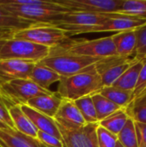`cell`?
I'll list each match as a JSON object with an SVG mask.
<instances>
[{
	"label": "cell",
	"mask_w": 146,
	"mask_h": 147,
	"mask_svg": "<svg viewBox=\"0 0 146 147\" xmlns=\"http://www.w3.org/2000/svg\"><path fill=\"white\" fill-rule=\"evenodd\" d=\"M95 65L78 74L61 77L59 81L57 94L62 99L74 102L79 98L97 93L102 88V84Z\"/></svg>",
	"instance_id": "6da1fadb"
},
{
	"label": "cell",
	"mask_w": 146,
	"mask_h": 147,
	"mask_svg": "<svg viewBox=\"0 0 146 147\" xmlns=\"http://www.w3.org/2000/svg\"><path fill=\"white\" fill-rule=\"evenodd\" d=\"M52 51L63 53H71L80 56H86L97 59H105L116 56L117 51L113 41L112 35L96 40H79L65 42Z\"/></svg>",
	"instance_id": "7a4b0ae2"
},
{
	"label": "cell",
	"mask_w": 146,
	"mask_h": 147,
	"mask_svg": "<svg viewBox=\"0 0 146 147\" xmlns=\"http://www.w3.org/2000/svg\"><path fill=\"white\" fill-rule=\"evenodd\" d=\"M101 59L51 50L49 55L39 63L52 69L60 77H70L88 70Z\"/></svg>",
	"instance_id": "3957f363"
},
{
	"label": "cell",
	"mask_w": 146,
	"mask_h": 147,
	"mask_svg": "<svg viewBox=\"0 0 146 147\" xmlns=\"http://www.w3.org/2000/svg\"><path fill=\"white\" fill-rule=\"evenodd\" d=\"M0 8L9 11L12 15L39 23L52 24L59 20L65 14L72 12L60 5L57 1H48L46 4L29 6H12L0 4Z\"/></svg>",
	"instance_id": "277c9868"
},
{
	"label": "cell",
	"mask_w": 146,
	"mask_h": 147,
	"mask_svg": "<svg viewBox=\"0 0 146 147\" xmlns=\"http://www.w3.org/2000/svg\"><path fill=\"white\" fill-rule=\"evenodd\" d=\"M13 38L28 40L41 46L53 48L66 42L71 36L66 31L53 25L48 23H39L28 28L15 31Z\"/></svg>",
	"instance_id": "5b68a950"
},
{
	"label": "cell",
	"mask_w": 146,
	"mask_h": 147,
	"mask_svg": "<svg viewBox=\"0 0 146 147\" xmlns=\"http://www.w3.org/2000/svg\"><path fill=\"white\" fill-rule=\"evenodd\" d=\"M51 48L28 40H7L0 51L1 59H20L38 63L47 57Z\"/></svg>",
	"instance_id": "8992f818"
},
{
	"label": "cell",
	"mask_w": 146,
	"mask_h": 147,
	"mask_svg": "<svg viewBox=\"0 0 146 147\" xmlns=\"http://www.w3.org/2000/svg\"><path fill=\"white\" fill-rule=\"evenodd\" d=\"M114 13L95 14L88 12H69L51 25L66 31L70 36L89 34L92 28L110 17Z\"/></svg>",
	"instance_id": "52a82bcc"
},
{
	"label": "cell",
	"mask_w": 146,
	"mask_h": 147,
	"mask_svg": "<svg viewBox=\"0 0 146 147\" xmlns=\"http://www.w3.org/2000/svg\"><path fill=\"white\" fill-rule=\"evenodd\" d=\"M0 92L12 106L26 105L34 97L52 93L50 90L38 86L28 78L9 81L0 86Z\"/></svg>",
	"instance_id": "ba28073f"
},
{
	"label": "cell",
	"mask_w": 146,
	"mask_h": 147,
	"mask_svg": "<svg viewBox=\"0 0 146 147\" xmlns=\"http://www.w3.org/2000/svg\"><path fill=\"white\" fill-rule=\"evenodd\" d=\"M136 54L131 56H112L102 59L96 63V70L102 79V87L112 86L113 84L133 65L139 61Z\"/></svg>",
	"instance_id": "9c48e42d"
},
{
	"label": "cell",
	"mask_w": 146,
	"mask_h": 147,
	"mask_svg": "<svg viewBox=\"0 0 146 147\" xmlns=\"http://www.w3.org/2000/svg\"><path fill=\"white\" fill-rule=\"evenodd\" d=\"M123 0H61L60 5L72 12H88L95 14L116 13Z\"/></svg>",
	"instance_id": "30bf717a"
},
{
	"label": "cell",
	"mask_w": 146,
	"mask_h": 147,
	"mask_svg": "<svg viewBox=\"0 0 146 147\" xmlns=\"http://www.w3.org/2000/svg\"><path fill=\"white\" fill-rule=\"evenodd\" d=\"M98 126L99 123H89L74 131L58 127L65 147H98L96 133Z\"/></svg>",
	"instance_id": "8fae6325"
},
{
	"label": "cell",
	"mask_w": 146,
	"mask_h": 147,
	"mask_svg": "<svg viewBox=\"0 0 146 147\" xmlns=\"http://www.w3.org/2000/svg\"><path fill=\"white\" fill-rule=\"evenodd\" d=\"M53 119L59 127L66 131L77 130L86 125L75 102L65 99H62Z\"/></svg>",
	"instance_id": "7c38bea8"
},
{
	"label": "cell",
	"mask_w": 146,
	"mask_h": 147,
	"mask_svg": "<svg viewBox=\"0 0 146 147\" xmlns=\"http://www.w3.org/2000/svg\"><path fill=\"white\" fill-rule=\"evenodd\" d=\"M146 24V19L114 13L102 23L94 27L90 33L124 32L136 29Z\"/></svg>",
	"instance_id": "4fadbf2b"
},
{
	"label": "cell",
	"mask_w": 146,
	"mask_h": 147,
	"mask_svg": "<svg viewBox=\"0 0 146 147\" xmlns=\"http://www.w3.org/2000/svg\"><path fill=\"white\" fill-rule=\"evenodd\" d=\"M35 62L20 59L0 60V86L15 79H25L30 75Z\"/></svg>",
	"instance_id": "5bb4252c"
},
{
	"label": "cell",
	"mask_w": 146,
	"mask_h": 147,
	"mask_svg": "<svg viewBox=\"0 0 146 147\" xmlns=\"http://www.w3.org/2000/svg\"><path fill=\"white\" fill-rule=\"evenodd\" d=\"M21 108L24 114L30 119L38 131L48 134L62 140L59 129L53 118H50L27 105H21Z\"/></svg>",
	"instance_id": "9a60e30c"
},
{
	"label": "cell",
	"mask_w": 146,
	"mask_h": 147,
	"mask_svg": "<svg viewBox=\"0 0 146 147\" xmlns=\"http://www.w3.org/2000/svg\"><path fill=\"white\" fill-rule=\"evenodd\" d=\"M61 102L62 98L57 94V92H52V94L34 97L30 99L26 105L50 118H53Z\"/></svg>",
	"instance_id": "2e32d148"
},
{
	"label": "cell",
	"mask_w": 146,
	"mask_h": 147,
	"mask_svg": "<svg viewBox=\"0 0 146 147\" xmlns=\"http://www.w3.org/2000/svg\"><path fill=\"white\" fill-rule=\"evenodd\" d=\"M9 112L16 131L31 138H37L38 129L35 127L30 119L24 114L21 105L12 106L9 108Z\"/></svg>",
	"instance_id": "e0dca14e"
},
{
	"label": "cell",
	"mask_w": 146,
	"mask_h": 147,
	"mask_svg": "<svg viewBox=\"0 0 146 147\" xmlns=\"http://www.w3.org/2000/svg\"><path fill=\"white\" fill-rule=\"evenodd\" d=\"M0 140L7 147H40V143L16 130L0 129Z\"/></svg>",
	"instance_id": "ac0fdd59"
},
{
	"label": "cell",
	"mask_w": 146,
	"mask_h": 147,
	"mask_svg": "<svg viewBox=\"0 0 146 147\" xmlns=\"http://www.w3.org/2000/svg\"><path fill=\"white\" fill-rule=\"evenodd\" d=\"M117 54L119 56H131L135 54L136 29L116 33L112 35Z\"/></svg>",
	"instance_id": "d6986e66"
},
{
	"label": "cell",
	"mask_w": 146,
	"mask_h": 147,
	"mask_svg": "<svg viewBox=\"0 0 146 147\" xmlns=\"http://www.w3.org/2000/svg\"><path fill=\"white\" fill-rule=\"evenodd\" d=\"M28 78L38 86L45 90H49L52 84L60 80L61 77L52 69L38 62L34 65Z\"/></svg>",
	"instance_id": "ffe728a7"
},
{
	"label": "cell",
	"mask_w": 146,
	"mask_h": 147,
	"mask_svg": "<svg viewBox=\"0 0 146 147\" xmlns=\"http://www.w3.org/2000/svg\"><path fill=\"white\" fill-rule=\"evenodd\" d=\"M143 67V59L138 61L134 65H133L128 70H126L114 84L112 86L126 90H132L133 91L138 78L139 76V73L141 71V69Z\"/></svg>",
	"instance_id": "44dd1931"
},
{
	"label": "cell",
	"mask_w": 146,
	"mask_h": 147,
	"mask_svg": "<svg viewBox=\"0 0 146 147\" xmlns=\"http://www.w3.org/2000/svg\"><path fill=\"white\" fill-rule=\"evenodd\" d=\"M97 93L101 94L121 109H125L132 101L133 91L120 89L114 86L102 87Z\"/></svg>",
	"instance_id": "7402d4cb"
},
{
	"label": "cell",
	"mask_w": 146,
	"mask_h": 147,
	"mask_svg": "<svg viewBox=\"0 0 146 147\" xmlns=\"http://www.w3.org/2000/svg\"><path fill=\"white\" fill-rule=\"evenodd\" d=\"M124 110L133 121L146 124V91L132 100Z\"/></svg>",
	"instance_id": "603a6c76"
},
{
	"label": "cell",
	"mask_w": 146,
	"mask_h": 147,
	"mask_svg": "<svg viewBox=\"0 0 146 147\" xmlns=\"http://www.w3.org/2000/svg\"><path fill=\"white\" fill-rule=\"evenodd\" d=\"M37 24H39V22L17 17L3 8H0V28H9L18 31L28 28Z\"/></svg>",
	"instance_id": "cb8c5ba5"
},
{
	"label": "cell",
	"mask_w": 146,
	"mask_h": 147,
	"mask_svg": "<svg viewBox=\"0 0 146 147\" xmlns=\"http://www.w3.org/2000/svg\"><path fill=\"white\" fill-rule=\"evenodd\" d=\"M128 119L129 117L125 112L124 109H120L111 115L105 118L104 120L101 121L99 122V125L108 131L111 132L112 134L118 135L126 125Z\"/></svg>",
	"instance_id": "d4e9b609"
},
{
	"label": "cell",
	"mask_w": 146,
	"mask_h": 147,
	"mask_svg": "<svg viewBox=\"0 0 146 147\" xmlns=\"http://www.w3.org/2000/svg\"><path fill=\"white\" fill-rule=\"evenodd\" d=\"M91 98L96 109V116L99 122L121 109L120 107L112 102L111 101H109L99 93L92 95Z\"/></svg>",
	"instance_id": "484cf974"
},
{
	"label": "cell",
	"mask_w": 146,
	"mask_h": 147,
	"mask_svg": "<svg viewBox=\"0 0 146 147\" xmlns=\"http://www.w3.org/2000/svg\"><path fill=\"white\" fill-rule=\"evenodd\" d=\"M116 13L146 19V0H123Z\"/></svg>",
	"instance_id": "4316f807"
},
{
	"label": "cell",
	"mask_w": 146,
	"mask_h": 147,
	"mask_svg": "<svg viewBox=\"0 0 146 147\" xmlns=\"http://www.w3.org/2000/svg\"><path fill=\"white\" fill-rule=\"evenodd\" d=\"M76 106L79 109L83 120L86 124L89 123H99L96 109L91 98V96H87L74 101Z\"/></svg>",
	"instance_id": "83f0119b"
},
{
	"label": "cell",
	"mask_w": 146,
	"mask_h": 147,
	"mask_svg": "<svg viewBox=\"0 0 146 147\" xmlns=\"http://www.w3.org/2000/svg\"><path fill=\"white\" fill-rule=\"evenodd\" d=\"M118 141L124 147H139L135 124L132 119H128L122 130L117 135Z\"/></svg>",
	"instance_id": "f1b7e54d"
},
{
	"label": "cell",
	"mask_w": 146,
	"mask_h": 147,
	"mask_svg": "<svg viewBox=\"0 0 146 147\" xmlns=\"http://www.w3.org/2000/svg\"><path fill=\"white\" fill-rule=\"evenodd\" d=\"M97 140L98 147H115L118 142L117 135L112 134L100 125L97 127Z\"/></svg>",
	"instance_id": "f546056e"
},
{
	"label": "cell",
	"mask_w": 146,
	"mask_h": 147,
	"mask_svg": "<svg viewBox=\"0 0 146 147\" xmlns=\"http://www.w3.org/2000/svg\"><path fill=\"white\" fill-rule=\"evenodd\" d=\"M135 54L139 59L146 58V24L136 28Z\"/></svg>",
	"instance_id": "4dcf8cb0"
},
{
	"label": "cell",
	"mask_w": 146,
	"mask_h": 147,
	"mask_svg": "<svg viewBox=\"0 0 146 147\" xmlns=\"http://www.w3.org/2000/svg\"><path fill=\"white\" fill-rule=\"evenodd\" d=\"M12 105L8 102V100L0 92V121L9 127L12 130H15L11 117L9 115V109Z\"/></svg>",
	"instance_id": "1f68e13d"
},
{
	"label": "cell",
	"mask_w": 146,
	"mask_h": 147,
	"mask_svg": "<svg viewBox=\"0 0 146 147\" xmlns=\"http://www.w3.org/2000/svg\"><path fill=\"white\" fill-rule=\"evenodd\" d=\"M36 140L46 147H65V145L61 140H59L52 135L40 131H38Z\"/></svg>",
	"instance_id": "d6a6232c"
},
{
	"label": "cell",
	"mask_w": 146,
	"mask_h": 147,
	"mask_svg": "<svg viewBox=\"0 0 146 147\" xmlns=\"http://www.w3.org/2000/svg\"><path fill=\"white\" fill-rule=\"evenodd\" d=\"M146 89V58L143 59V67L141 69V71L139 73L138 82L136 84V87L133 90V99L139 96Z\"/></svg>",
	"instance_id": "836d02e7"
},
{
	"label": "cell",
	"mask_w": 146,
	"mask_h": 147,
	"mask_svg": "<svg viewBox=\"0 0 146 147\" xmlns=\"http://www.w3.org/2000/svg\"><path fill=\"white\" fill-rule=\"evenodd\" d=\"M135 130L137 134L139 147H146V124L135 122Z\"/></svg>",
	"instance_id": "e575fe53"
},
{
	"label": "cell",
	"mask_w": 146,
	"mask_h": 147,
	"mask_svg": "<svg viewBox=\"0 0 146 147\" xmlns=\"http://www.w3.org/2000/svg\"><path fill=\"white\" fill-rule=\"evenodd\" d=\"M16 30L0 28V40H10L13 38Z\"/></svg>",
	"instance_id": "d590c367"
},
{
	"label": "cell",
	"mask_w": 146,
	"mask_h": 147,
	"mask_svg": "<svg viewBox=\"0 0 146 147\" xmlns=\"http://www.w3.org/2000/svg\"><path fill=\"white\" fill-rule=\"evenodd\" d=\"M9 127H7L6 125H4L3 123H2L1 121H0V129H9ZM10 129V128H9Z\"/></svg>",
	"instance_id": "8d00e7d4"
},
{
	"label": "cell",
	"mask_w": 146,
	"mask_h": 147,
	"mask_svg": "<svg viewBox=\"0 0 146 147\" xmlns=\"http://www.w3.org/2000/svg\"><path fill=\"white\" fill-rule=\"evenodd\" d=\"M6 40H0V51H1V49H2V47H3V44L5 43Z\"/></svg>",
	"instance_id": "74e56055"
},
{
	"label": "cell",
	"mask_w": 146,
	"mask_h": 147,
	"mask_svg": "<svg viewBox=\"0 0 146 147\" xmlns=\"http://www.w3.org/2000/svg\"><path fill=\"white\" fill-rule=\"evenodd\" d=\"M0 147H7L5 146V144H4L1 140H0Z\"/></svg>",
	"instance_id": "f35d334b"
},
{
	"label": "cell",
	"mask_w": 146,
	"mask_h": 147,
	"mask_svg": "<svg viewBox=\"0 0 146 147\" xmlns=\"http://www.w3.org/2000/svg\"><path fill=\"white\" fill-rule=\"evenodd\" d=\"M115 147H124V146H122V145L118 141V142H117V144H116V146H115Z\"/></svg>",
	"instance_id": "ab89813d"
},
{
	"label": "cell",
	"mask_w": 146,
	"mask_h": 147,
	"mask_svg": "<svg viewBox=\"0 0 146 147\" xmlns=\"http://www.w3.org/2000/svg\"><path fill=\"white\" fill-rule=\"evenodd\" d=\"M40 147H46V146H43V145H41V144H40Z\"/></svg>",
	"instance_id": "60d3db41"
}]
</instances>
